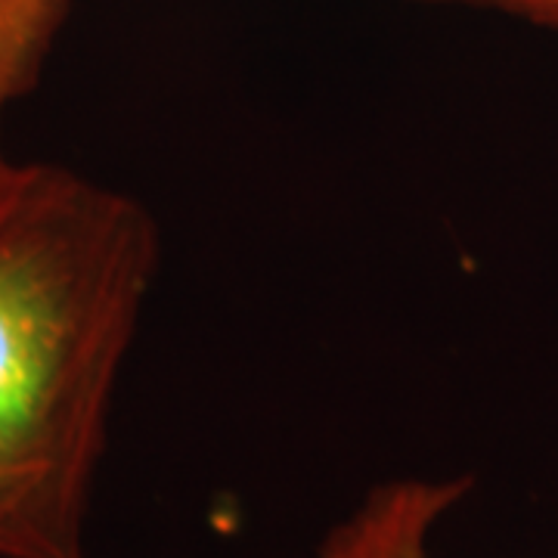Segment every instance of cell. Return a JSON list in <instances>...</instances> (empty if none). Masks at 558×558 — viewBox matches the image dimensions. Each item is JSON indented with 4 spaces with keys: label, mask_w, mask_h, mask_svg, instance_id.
Wrapping results in <instances>:
<instances>
[{
    "label": "cell",
    "mask_w": 558,
    "mask_h": 558,
    "mask_svg": "<svg viewBox=\"0 0 558 558\" xmlns=\"http://www.w3.org/2000/svg\"><path fill=\"white\" fill-rule=\"evenodd\" d=\"M149 205L60 161L0 168V558H90L121 373L153 295Z\"/></svg>",
    "instance_id": "6da1fadb"
},
{
    "label": "cell",
    "mask_w": 558,
    "mask_h": 558,
    "mask_svg": "<svg viewBox=\"0 0 558 558\" xmlns=\"http://www.w3.org/2000/svg\"><path fill=\"white\" fill-rule=\"evenodd\" d=\"M472 490V475L379 481L323 534L311 558H432L438 527Z\"/></svg>",
    "instance_id": "7a4b0ae2"
},
{
    "label": "cell",
    "mask_w": 558,
    "mask_h": 558,
    "mask_svg": "<svg viewBox=\"0 0 558 558\" xmlns=\"http://www.w3.org/2000/svg\"><path fill=\"white\" fill-rule=\"evenodd\" d=\"M69 20V0H0V168L13 156L3 149V124L44 78V69Z\"/></svg>",
    "instance_id": "3957f363"
},
{
    "label": "cell",
    "mask_w": 558,
    "mask_h": 558,
    "mask_svg": "<svg viewBox=\"0 0 558 558\" xmlns=\"http://www.w3.org/2000/svg\"><path fill=\"white\" fill-rule=\"evenodd\" d=\"M422 3L487 10V13H499V16L527 22L534 28L558 35V0H422Z\"/></svg>",
    "instance_id": "277c9868"
}]
</instances>
